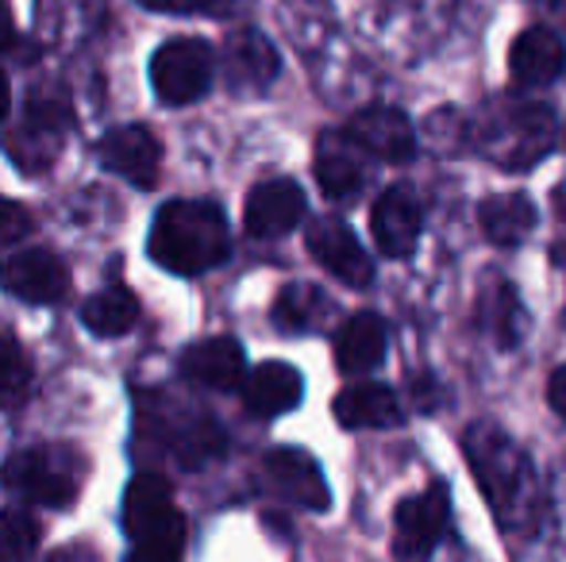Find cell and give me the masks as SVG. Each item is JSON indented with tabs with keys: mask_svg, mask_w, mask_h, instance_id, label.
Returning <instances> with one entry per match:
<instances>
[{
	"mask_svg": "<svg viewBox=\"0 0 566 562\" xmlns=\"http://www.w3.org/2000/svg\"><path fill=\"white\" fill-rule=\"evenodd\" d=\"M147 251L163 271L193 278L220 266L231 251L228 216L212 201H170L155 212Z\"/></svg>",
	"mask_w": 566,
	"mask_h": 562,
	"instance_id": "1",
	"label": "cell"
},
{
	"mask_svg": "<svg viewBox=\"0 0 566 562\" xmlns=\"http://www.w3.org/2000/svg\"><path fill=\"white\" fill-rule=\"evenodd\" d=\"M462 450H467L478 486L490 497L501 528H509V536H513V528L532 524L539 505L524 501V497H528L524 489H536V478H532V466H528V458L521 455V447H516L497 424L478 421L462 435Z\"/></svg>",
	"mask_w": 566,
	"mask_h": 562,
	"instance_id": "2",
	"label": "cell"
},
{
	"mask_svg": "<svg viewBox=\"0 0 566 562\" xmlns=\"http://www.w3.org/2000/svg\"><path fill=\"white\" fill-rule=\"evenodd\" d=\"M124 532L139 559H178L186 548V517L174 505V489L163 474H135L124 494Z\"/></svg>",
	"mask_w": 566,
	"mask_h": 562,
	"instance_id": "3",
	"label": "cell"
},
{
	"mask_svg": "<svg viewBox=\"0 0 566 562\" xmlns=\"http://www.w3.org/2000/svg\"><path fill=\"white\" fill-rule=\"evenodd\" d=\"M82 481H85V458L70 447H59V443L15 450L4 463V486L20 501L31 505L66 509L82 494Z\"/></svg>",
	"mask_w": 566,
	"mask_h": 562,
	"instance_id": "4",
	"label": "cell"
},
{
	"mask_svg": "<svg viewBox=\"0 0 566 562\" xmlns=\"http://www.w3.org/2000/svg\"><path fill=\"white\" fill-rule=\"evenodd\" d=\"M482 147L501 170H532L555 147V113L539 100H505L485 120Z\"/></svg>",
	"mask_w": 566,
	"mask_h": 562,
	"instance_id": "5",
	"label": "cell"
},
{
	"mask_svg": "<svg viewBox=\"0 0 566 562\" xmlns=\"http://www.w3.org/2000/svg\"><path fill=\"white\" fill-rule=\"evenodd\" d=\"M212 74H217V59L201 39H170L150 59V89L170 108L201 100L212 85Z\"/></svg>",
	"mask_w": 566,
	"mask_h": 562,
	"instance_id": "6",
	"label": "cell"
},
{
	"mask_svg": "<svg viewBox=\"0 0 566 562\" xmlns=\"http://www.w3.org/2000/svg\"><path fill=\"white\" fill-rule=\"evenodd\" d=\"M451 520V497L443 481H432L424 494H412L394 512V555L428 559L443 540Z\"/></svg>",
	"mask_w": 566,
	"mask_h": 562,
	"instance_id": "7",
	"label": "cell"
},
{
	"mask_svg": "<svg viewBox=\"0 0 566 562\" xmlns=\"http://www.w3.org/2000/svg\"><path fill=\"white\" fill-rule=\"evenodd\" d=\"M262 481L270 486V494L297 505V509L324 512L332 505V489L308 450L274 447L266 458H262Z\"/></svg>",
	"mask_w": 566,
	"mask_h": 562,
	"instance_id": "8",
	"label": "cell"
},
{
	"mask_svg": "<svg viewBox=\"0 0 566 562\" xmlns=\"http://www.w3.org/2000/svg\"><path fill=\"white\" fill-rule=\"evenodd\" d=\"M308 255L324 266L336 282L350 285V289H366L374 282V263L366 255V247L358 243V235L343 224L339 216H321L308 224Z\"/></svg>",
	"mask_w": 566,
	"mask_h": 562,
	"instance_id": "9",
	"label": "cell"
},
{
	"mask_svg": "<svg viewBox=\"0 0 566 562\" xmlns=\"http://www.w3.org/2000/svg\"><path fill=\"white\" fill-rule=\"evenodd\" d=\"M374 243L386 258H409L424 235V209L412 185H389L370 209Z\"/></svg>",
	"mask_w": 566,
	"mask_h": 562,
	"instance_id": "10",
	"label": "cell"
},
{
	"mask_svg": "<svg viewBox=\"0 0 566 562\" xmlns=\"http://www.w3.org/2000/svg\"><path fill=\"white\" fill-rule=\"evenodd\" d=\"M305 212H308V201L297 181L274 178L251 189L247 209H243V227L251 240H282V235H290L293 227L305 220Z\"/></svg>",
	"mask_w": 566,
	"mask_h": 562,
	"instance_id": "11",
	"label": "cell"
},
{
	"mask_svg": "<svg viewBox=\"0 0 566 562\" xmlns=\"http://www.w3.org/2000/svg\"><path fill=\"white\" fill-rule=\"evenodd\" d=\"M0 282L12 297L28 300V305H54L70 293V271L54 251L31 247L12 255L0 266Z\"/></svg>",
	"mask_w": 566,
	"mask_h": 562,
	"instance_id": "12",
	"label": "cell"
},
{
	"mask_svg": "<svg viewBox=\"0 0 566 562\" xmlns=\"http://www.w3.org/2000/svg\"><path fill=\"white\" fill-rule=\"evenodd\" d=\"M566 70V39L552 28H524L509 46V77L516 89H544Z\"/></svg>",
	"mask_w": 566,
	"mask_h": 562,
	"instance_id": "13",
	"label": "cell"
},
{
	"mask_svg": "<svg viewBox=\"0 0 566 562\" xmlns=\"http://www.w3.org/2000/svg\"><path fill=\"white\" fill-rule=\"evenodd\" d=\"M101 162L116 178H124L127 185L155 189L158 166H163V142L155 139L150 128H143V124H127V128H116L105 136V142H101Z\"/></svg>",
	"mask_w": 566,
	"mask_h": 562,
	"instance_id": "14",
	"label": "cell"
},
{
	"mask_svg": "<svg viewBox=\"0 0 566 562\" xmlns=\"http://www.w3.org/2000/svg\"><path fill=\"white\" fill-rule=\"evenodd\" d=\"M347 136L363 155H374L381 162H409L417 155V128L397 108H363L347 124Z\"/></svg>",
	"mask_w": 566,
	"mask_h": 562,
	"instance_id": "15",
	"label": "cell"
},
{
	"mask_svg": "<svg viewBox=\"0 0 566 562\" xmlns=\"http://www.w3.org/2000/svg\"><path fill=\"white\" fill-rule=\"evenodd\" d=\"M220 66H224V82L235 93H262L274 85L277 70H282V59H277L274 43H270L262 31L243 28V31H235V35H228Z\"/></svg>",
	"mask_w": 566,
	"mask_h": 562,
	"instance_id": "16",
	"label": "cell"
},
{
	"mask_svg": "<svg viewBox=\"0 0 566 562\" xmlns=\"http://www.w3.org/2000/svg\"><path fill=\"white\" fill-rule=\"evenodd\" d=\"M243 401L254 416L262 421H274V416H285L301 405L305 397V378H301L297 367L290 362H262L251 374H243Z\"/></svg>",
	"mask_w": 566,
	"mask_h": 562,
	"instance_id": "17",
	"label": "cell"
},
{
	"mask_svg": "<svg viewBox=\"0 0 566 562\" xmlns=\"http://www.w3.org/2000/svg\"><path fill=\"white\" fill-rule=\"evenodd\" d=\"M386 320L378 312H370V308H363V312L347 316V324L336 331V367L350 378L374 374L386 362Z\"/></svg>",
	"mask_w": 566,
	"mask_h": 562,
	"instance_id": "18",
	"label": "cell"
},
{
	"mask_svg": "<svg viewBox=\"0 0 566 562\" xmlns=\"http://www.w3.org/2000/svg\"><path fill=\"white\" fill-rule=\"evenodd\" d=\"M181 374L205 390H235L247 374V354L231 336L201 339L181 354Z\"/></svg>",
	"mask_w": 566,
	"mask_h": 562,
	"instance_id": "19",
	"label": "cell"
},
{
	"mask_svg": "<svg viewBox=\"0 0 566 562\" xmlns=\"http://www.w3.org/2000/svg\"><path fill=\"white\" fill-rule=\"evenodd\" d=\"M336 421L350 432H378V427H397L405 421L401 401L381 382H355L336 397Z\"/></svg>",
	"mask_w": 566,
	"mask_h": 562,
	"instance_id": "20",
	"label": "cell"
},
{
	"mask_svg": "<svg viewBox=\"0 0 566 562\" xmlns=\"http://www.w3.org/2000/svg\"><path fill=\"white\" fill-rule=\"evenodd\" d=\"M316 181L332 201H350L363 189V162L347 131H324L316 142Z\"/></svg>",
	"mask_w": 566,
	"mask_h": 562,
	"instance_id": "21",
	"label": "cell"
},
{
	"mask_svg": "<svg viewBox=\"0 0 566 562\" xmlns=\"http://www.w3.org/2000/svg\"><path fill=\"white\" fill-rule=\"evenodd\" d=\"M478 224L493 247H521L536 232V204L524 193H493L478 204Z\"/></svg>",
	"mask_w": 566,
	"mask_h": 562,
	"instance_id": "22",
	"label": "cell"
},
{
	"mask_svg": "<svg viewBox=\"0 0 566 562\" xmlns=\"http://www.w3.org/2000/svg\"><path fill=\"white\" fill-rule=\"evenodd\" d=\"M336 312L332 297L313 282H290L274 300V324L282 331H316Z\"/></svg>",
	"mask_w": 566,
	"mask_h": 562,
	"instance_id": "23",
	"label": "cell"
},
{
	"mask_svg": "<svg viewBox=\"0 0 566 562\" xmlns=\"http://www.w3.org/2000/svg\"><path fill=\"white\" fill-rule=\"evenodd\" d=\"M135 320H139V300L127 285H108L82 305V324L101 339L124 336V331L135 328Z\"/></svg>",
	"mask_w": 566,
	"mask_h": 562,
	"instance_id": "24",
	"label": "cell"
},
{
	"mask_svg": "<svg viewBox=\"0 0 566 562\" xmlns=\"http://www.w3.org/2000/svg\"><path fill=\"white\" fill-rule=\"evenodd\" d=\"M166 443H170V455L178 458L186 470H201V466L217 463V458L224 455L228 435L217 421L197 416V421H186L181 427H174Z\"/></svg>",
	"mask_w": 566,
	"mask_h": 562,
	"instance_id": "25",
	"label": "cell"
},
{
	"mask_svg": "<svg viewBox=\"0 0 566 562\" xmlns=\"http://www.w3.org/2000/svg\"><path fill=\"white\" fill-rule=\"evenodd\" d=\"M485 316H490V328L501 347H516L524 339V331H528V316H524L521 297H516V289L509 282H497L493 297L485 300Z\"/></svg>",
	"mask_w": 566,
	"mask_h": 562,
	"instance_id": "26",
	"label": "cell"
},
{
	"mask_svg": "<svg viewBox=\"0 0 566 562\" xmlns=\"http://www.w3.org/2000/svg\"><path fill=\"white\" fill-rule=\"evenodd\" d=\"M31 362L12 336H0V409H15L31 390Z\"/></svg>",
	"mask_w": 566,
	"mask_h": 562,
	"instance_id": "27",
	"label": "cell"
},
{
	"mask_svg": "<svg viewBox=\"0 0 566 562\" xmlns=\"http://www.w3.org/2000/svg\"><path fill=\"white\" fill-rule=\"evenodd\" d=\"M39 551V524L20 509L0 512V559H31Z\"/></svg>",
	"mask_w": 566,
	"mask_h": 562,
	"instance_id": "28",
	"label": "cell"
},
{
	"mask_svg": "<svg viewBox=\"0 0 566 562\" xmlns=\"http://www.w3.org/2000/svg\"><path fill=\"white\" fill-rule=\"evenodd\" d=\"M150 12H174V15H235L251 0H139Z\"/></svg>",
	"mask_w": 566,
	"mask_h": 562,
	"instance_id": "29",
	"label": "cell"
},
{
	"mask_svg": "<svg viewBox=\"0 0 566 562\" xmlns=\"http://www.w3.org/2000/svg\"><path fill=\"white\" fill-rule=\"evenodd\" d=\"M28 232H31L28 212H23L20 204L0 201V243H15V240H23Z\"/></svg>",
	"mask_w": 566,
	"mask_h": 562,
	"instance_id": "30",
	"label": "cell"
},
{
	"mask_svg": "<svg viewBox=\"0 0 566 562\" xmlns=\"http://www.w3.org/2000/svg\"><path fill=\"white\" fill-rule=\"evenodd\" d=\"M547 405H552L555 413L566 421V362L563 367H555L552 378H547Z\"/></svg>",
	"mask_w": 566,
	"mask_h": 562,
	"instance_id": "31",
	"label": "cell"
},
{
	"mask_svg": "<svg viewBox=\"0 0 566 562\" xmlns=\"http://www.w3.org/2000/svg\"><path fill=\"white\" fill-rule=\"evenodd\" d=\"M15 39V28H12V15H8V8L0 4V46H8Z\"/></svg>",
	"mask_w": 566,
	"mask_h": 562,
	"instance_id": "32",
	"label": "cell"
},
{
	"mask_svg": "<svg viewBox=\"0 0 566 562\" xmlns=\"http://www.w3.org/2000/svg\"><path fill=\"white\" fill-rule=\"evenodd\" d=\"M8 105H12V85H8V74L0 70V120L8 116Z\"/></svg>",
	"mask_w": 566,
	"mask_h": 562,
	"instance_id": "33",
	"label": "cell"
},
{
	"mask_svg": "<svg viewBox=\"0 0 566 562\" xmlns=\"http://www.w3.org/2000/svg\"><path fill=\"white\" fill-rule=\"evenodd\" d=\"M547 8H552V12H559V20H566V0H547Z\"/></svg>",
	"mask_w": 566,
	"mask_h": 562,
	"instance_id": "34",
	"label": "cell"
},
{
	"mask_svg": "<svg viewBox=\"0 0 566 562\" xmlns=\"http://www.w3.org/2000/svg\"><path fill=\"white\" fill-rule=\"evenodd\" d=\"M536 4H544V8H547V0H536Z\"/></svg>",
	"mask_w": 566,
	"mask_h": 562,
	"instance_id": "35",
	"label": "cell"
}]
</instances>
